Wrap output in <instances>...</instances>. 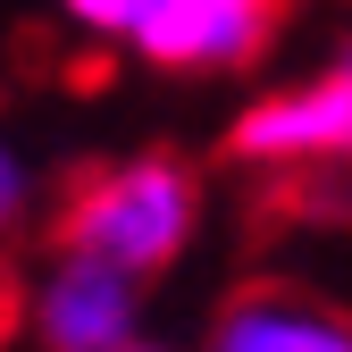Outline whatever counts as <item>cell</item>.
<instances>
[{"label":"cell","instance_id":"obj_1","mask_svg":"<svg viewBox=\"0 0 352 352\" xmlns=\"http://www.w3.org/2000/svg\"><path fill=\"white\" fill-rule=\"evenodd\" d=\"M201 235V168L185 151H126L84 168L51 210V243L101 252L135 277H168Z\"/></svg>","mask_w":352,"mask_h":352},{"label":"cell","instance_id":"obj_2","mask_svg":"<svg viewBox=\"0 0 352 352\" xmlns=\"http://www.w3.org/2000/svg\"><path fill=\"white\" fill-rule=\"evenodd\" d=\"M59 9L151 76H243L269 59L285 0H59Z\"/></svg>","mask_w":352,"mask_h":352},{"label":"cell","instance_id":"obj_3","mask_svg":"<svg viewBox=\"0 0 352 352\" xmlns=\"http://www.w3.org/2000/svg\"><path fill=\"white\" fill-rule=\"evenodd\" d=\"M227 160L260 168V176L352 160V34L311 76H294V84H277V93H260L227 118Z\"/></svg>","mask_w":352,"mask_h":352},{"label":"cell","instance_id":"obj_4","mask_svg":"<svg viewBox=\"0 0 352 352\" xmlns=\"http://www.w3.org/2000/svg\"><path fill=\"white\" fill-rule=\"evenodd\" d=\"M143 285L135 269H118L101 252L51 243V260L25 285V336L34 352H118L143 336Z\"/></svg>","mask_w":352,"mask_h":352},{"label":"cell","instance_id":"obj_5","mask_svg":"<svg viewBox=\"0 0 352 352\" xmlns=\"http://www.w3.org/2000/svg\"><path fill=\"white\" fill-rule=\"evenodd\" d=\"M201 352H352V311L302 277H252L218 302Z\"/></svg>","mask_w":352,"mask_h":352},{"label":"cell","instance_id":"obj_6","mask_svg":"<svg viewBox=\"0 0 352 352\" xmlns=\"http://www.w3.org/2000/svg\"><path fill=\"white\" fill-rule=\"evenodd\" d=\"M277 201L294 218H319V227H352V160H319V168H285Z\"/></svg>","mask_w":352,"mask_h":352},{"label":"cell","instance_id":"obj_7","mask_svg":"<svg viewBox=\"0 0 352 352\" xmlns=\"http://www.w3.org/2000/svg\"><path fill=\"white\" fill-rule=\"evenodd\" d=\"M34 193H42V185H34V160L9 143V126H0V243H17V235L34 227V210H42Z\"/></svg>","mask_w":352,"mask_h":352},{"label":"cell","instance_id":"obj_8","mask_svg":"<svg viewBox=\"0 0 352 352\" xmlns=\"http://www.w3.org/2000/svg\"><path fill=\"white\" fill-rule=\"evenodd\" d=\"M118 352H176V344H160V336H135V344H118Z\"/></svg>","mask_w":352,"mask_h":352}]
</instances>
